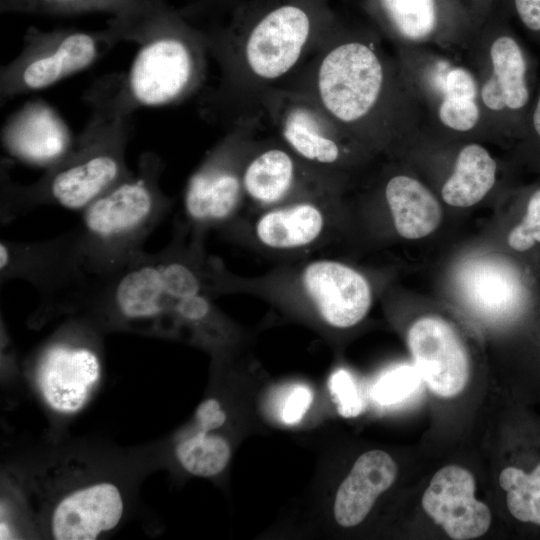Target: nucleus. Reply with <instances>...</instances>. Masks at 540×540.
Returning a JSON list of instances; mask_svg holds the SVG:
<instances>
[{"label": "nucleus", "instance_id": "obj_11", "mask_svg": "<svg viewBox=\"0 0 540 540\" xmlns=\"http://www.w3.org/2000/svg\"><path fill=\"white\" fill-rule=\"evenodd\" d=\"M99 330L87 320L71 321L39 352L36 378L46 403L62 413L81 409L101 375L95 346Z\"/></svg>", "mask_w": 540, "mask_h": 540}, {"label": "nucleus", "instance_id": "obj_14", "mask_svg": "<svg viewBox=\"0 0 540 540\" xmlns=\"http://www.w3.org/2000/svg\"><path fill=\"white\" fill-rule=\"evenodd\" d=\"M296 284L319 317L334 328L355 326L372 304V288L366 277L337 260L318 259L305 264Z\"/></svg>", "mask_w": 540, "mask_h": 540}, {"label": "nucleus", "instance_id": "obj_24", "mask_svg": "<svg viewBox=\"0 0 540 540\" xmlns=\"http://www.w3.org/2000/svg\"><path fill=\"white\" fill-rule=\"evenodd\" d=\"M210 429L198 426L196 433L181 440L176 447V457L190 474L211 477L227 466L231 450L227 440Z\"/></svg>", "mask_w": 540, "mask_h": 540}, {"label": "nucleus", "instance_id": "obj_15", "mask_svg": "<svg viewBox=\"0 0 540 540\" xmlns=\"http://www.w3.org/2000/svg\"><path fill=\"white\" fill-rule=\"evenodd\" d=\"M414 366L429 390L442 398L460 394L470 376L466 346L446 319L427 315L417 319L407 332Z\"/></svg>", "mask_w": 540, "mask_h": 540}, {"label": "nucleus", "instance_id": "obj_32", "mask_svg": "<svg viewBox=\"0 0 540 540\" xmlns=\"http://www.w3.org/2000/svg\"><path fill=\"white\" fill-rule=\"evenodd\" d=\"M226 417V413L216 399L203 401L196 410V421L198 426L210 430L221 427L226 421Z\"/></svg>", "mask_w": 540, "mask_h": 540}, {"label": "nucleus", "instance_id": "obj_8", "mask_svg": "<svg viewBox=\"0 0 540 540\" xmlns=\"http://www.w3.org/2000/svg\"><path fill=\"white\" fill-rule=\"evenodd\" d=\"M254 101L278 140L305 164L330 178L359 151H368L306 94L287 87L269 89Z\"/></svg>", "mask_w": 540, "mask_h": 540}, {"label": "nucleus", "instance_id": "obj_6", "mask_svg": "<svg viewBox=\"0 0 540 540\" xmlns=\"http://www.w3.org/2000/svg\"><path fill=\"white\" fill-rule=\"evenodd\" d=\"M464 54L477 80L486 139L518 141L538 87L533 57L507 25L487 22Z\"/></svg>", "mask_w": 540, "mask_h": 540}, {"label": "nucleus", "instance_id": "obj_27", "mask_svg": "<svg viewBox=\"0 0 540 540\" xmlns=\"http://www.w3.org/2000/svg\"><path fill=\"white\" fill-rule=\"evenodd\" d=\"M328 388L337 406L338 413L344 418L358 416L365 404L354 377L345 369L334 371L328 381Z\"/></svg>", "mask_w": 540, "mask_h": 540}, {"label": "nucleus", "instance_id": "obj_12", "mask_svg": "<svg viewBox=\"0 0 540 540\" xmlns=\"http://www.w3.org/2000/svg\"><path fill=\"white\" fill-rule=\"evenodd\" d=\"M382 29L396 48L436 47L465 53L478 28L443 0H376Z\"/></svg>", "mask_w": 540, "mask_h": 540}, {"label": "nucleus", "instance_id": "obj_17", "mask_svg": "<svg viewBox=\"0 0 540 540\" xmlns=\"http://www.w3.org/2000/svg\"><path fill=\"white\" fill-rule=\"evenodd\" d=\"M124 501L119 488L107 481L82 485L55 503L49 530L57 540H94L122 519Z\"/></svg>", "mask_w": 540, "mask_h": 540}, {"label": "nucleus", "instance_id": "obj_5", "mask_svg": "<svg viewBox=\"0 0 540 540\" xmlns=\"http://www.w3.org/2000/svg\"><path fill=\"white\" fill-rule=\"evenodd\" d=\"M132 117L109 118L92 113L67 152L28 184L15 182L9 162L0 168V221L7 225L43 206L82 211L129 177L126 149Z\"/></svg>", "mask_w": 540, "mask_h": 540}, {"label": "nucleus", "instance_id": "obj_26", "mask_svg": "<svg viewBox=\"0 0 540 540\" xmlns=\"http://www.w3.org/2000/svg\"><path fill=\"white\" fill-rule=\"evenodd\" d=\"M422 378L411 365H397L380 375L371 387L372 399L381 406L397 405L411 397Z\"/></svg>", "mask_w": 540, "mask_h": 540}, {"label": "nucleus", "instance_id": "obj_30", "mask_svg": "<svg viewBox=\"0 0 540 540\" xmlns=\"http://www.w3.org/2000/svg\"><path fill=\"white\" fill-rule=\"evenodd\" d=\"M518 20L540 46V0H512Z\"/></svg>", "mask_w": 540, "mask_h": 540}, {"label": "nucleus", "instance_id": "obj_16", "mask_svg": "<svg viewBox=\"0 0 540 540\" xmlns=\"http://www.w3.org/2000/svg\"><path fill=\"white\" fill-rule=\"evenodd\" d=\"M475 479L466 469L448 465L438 470L422 496V507L455 540L482 536L491 524L488 506L475 497Z\"/></svg>", "mask_w": 540, "mask_h": 540}, {"label": "nucleus", "instance_id": "obj_29", "mask_svg": "<svg viewBox=\"0 0 540 540\" xmlns=\"http://www.w3.org/2000/svg\"><path fill=\"white\" fill-rule=\"evenodd\" d=\"M313 400L311 389L302 384L295 385L287 393L280 408V418L287 425L299 423Z\"/></svg>", "mask_w": 540, "mask_h": 540}, {"label": "nucleus", "instance_id": "obj_2", "mask_svg": "<svg viewBox=\"0 0 540 540\" xmlns=\"http://www.w3.org/2000/svg\"><path fill=\"white\" fill-rule=\"evenodd\" d=\"M232 279L219 261L206 255L203 236L178 221L165 248L136 254L85 291L69 315L87 320L99 331L162 333L188 299L200 293L227 292Z\"/></svg>", "mask_w": 540, "mask_h": 540}, {"label": "nucleus", "instance_id": "obj_1", "mask_svg": "<svg viewBox=\"0 0 540 540\" xmlns=\"http://www.w3.org/2000/svg\"><path fill=\"white\" fill-rule=\"evenodd\" d=\"M284 87L309 96L368 151L407 150L424 127L397 57L368 35L328 36Z\"/></svg>", "mask_w": 540, "mask_h": 540}, {"label": "nucleus", "instance_id": "obj_34", "mask_svg": "<svg viewBox=\"0 0 540 540\" xmlns=\"http://www.w3.org/2000/svg\"><path fill=\"white\" fill-rule=\"evenodd\" d=\"M474 1H477V2H478V3H477V7L479 8V6H480V1H481V0H474Z\"/></svg>", "mask_w": 540, "mask_h": 540}, {"label": "nucleus", "instance_id": "obj_33", "mask_svg": "<svg viewBox=\"0 0 540 540\" xmlns=\"http://www.w3.org/2000/svg\"><path fill=\"white\" fill-rule=\"evenodd\" d=\"M12 538V532L8 525L1 521L0 524V539H11Z\"/></svg>", "mask_w": 540, "mask_h": 540}, {"label": "nucleus", "instance_id": "obj_21", "mask_svg": "<svg viewBox=\"0 0 540 540\" xmlns=\"http://www.w3.org/2000/svg\"><path fill=\"white\" fill-rule=\"evenodd\" d=\"M497 171L496 160L479 141L458 138L451 170L441 184L440 196L452 207L474 206L495 186Z\"/></svg>", "mask_w": 540, "mask_h": 540}, {"label": "nucleus", "instance_id": "obj_28", "mask_svg": "<svg viewBox=\"0 0 540 540\" xmlns=\"http://www.w3.org/2000/svg\"><path fill=\"white\" fill-rule=\"evenodd\" d=\"M507 241L510 248L517 252H525L540 243V188L529 196L526 213L509 232Z\"/></svg>", "mask_w": 540, "mask_h": 540}, {"label": "nucleus", "instance_id": "obj_7", "mask_svg": "<svg viewBox=\"0 0 540 540\" xmlns=\"http://www.w3.org/2000/svg\"><path fill=\"white\" fill-rule=\"evenodd\" d=\"M403 75L424 113L423 129L486 139L478 85L465 54L436 47L396 48Z\"/></svg>", "mask_w": 540, "mask_h": 540}, {"label": "nucleus", "instance_id": "obj_19", "mask_svg": "<svg viewBox=\"0 0 540 540\" xmlns=\"http://www.w3.org/2000/svg\"><path fill=\"white\" fill-rule=\"evenodd\" d=\"M396 476L397 465L388 453L370 450L362 454L336 493L334 516L338 524L353 527L361 523Z\"/></svg>", "mask_w": 540, "mask_h": 540}, {"label": "nucleus", "instance_id": "obj_18", "mask_svg": "<svg viewBox=\"0 0 540 540\" xmlns=\"http://www.w3.org/2000/svg\"><path fill=\"white\" fill-rule=\"evenodd\" d=\"M320 190L261 211L253 235L263 247L279 252L309 248L327 232V196Z\"/></svg>", "mask_w": 540, "mask_h": 540}, {"label": "nucleus", "instance_id": "obj_31", "mask_svg": "<svg viewBox=\"0 0 540 540\" xmlns=\"http://www.w3.org/2000/svg\"><path fill=\"white\" fill-rule=\"evenodd\" d=\"M518 141L527 147L540 149V84L533 98L523 134Z\"/></svg>", "mask_w": 540, "mask_h": 540}, {"label": "nucleus", "instance_id": "obj_20", "mask_svg": "<svg viewBox=\"0 0 540 540\" xmlns=\"http://www.w3.org/2000/svg\"><path fill=\"white\" fill-rule=\"evenodd\" d=\"M383 195L396 232L408 240L424 238L440 225L442 208L430 188L408 173H395L385 182Z\"/></svg>", "mask_w": 540, "mask_h": 540}, {"label": "nucleus", "instance_id": "obj_22", "mask_svg": "<svg viewBox=\"0 0 540 540\" xmlns=\"http://www.w3.org/2000/svg\"><path fill=\"white\" fill-rule=\"evenodd\" d=\"M459 288L465 302L478 313L500 318L518 305L519 283L503 263L472 260L462 269Z\"/></svg>", "mask_w": 540, "mask_h": 540}, {"label": "nucleus", "instance_id": "obj_10", "mask_svg": "<svg viewBox=\"0 0 540 540\" xmlns=\"http://www.w3.org/2000/svg\"><path fill=\"white\" fill-rule=\"evenodd\" d=\"M253 122L239 119L209 151L189 177L183 195L186 223L203 235L210 228L225 227L244 199L242 172L253 144Z\"/></svg>", "mask_w": 540, "mask_h": 540}, {"label": "nucleus", "instance_id": "obj_23", "mask_svg": "<svg viewBox=\"0 0 540 540\" xmlns=\"http://www.w3.org/2000/svg\"><path fill=\"white\" fill-rule=\"evenodd\" d=\"M164 3L165 0H0V11L53 16L109 13L112 16L106 27L116 30Z\"/></svg>", "mask_w": 540, "mask_h": 540}, {"label": "nucleus", "instance_id": "obj_13", "mask_svg": "<svg viewBox=\"0 0 540 540\" xmlns=\"http://www.w3.org/2000/svg\"><path fill=\"white\" fill-rule=\"evenodd\" d=\"M331 180L305 164L279 140L262 146L253 142L242 172L245 198L261 210L330 189Z\"/></svg>", "mask_w": 540, "mask_h": 540}, {"label": "nucleus", "instance_id": "obj_9", "mask_svg": "<svg viewBox=\"0 0 540 540\" xmlns=\"http://www.w3.org/2000/svg\"><path fill=\"white\" fill-rule=\"evenodd\" d=\"M114 45L105 28L42 31L29 27L20 53L0 69L1 105L87 69Z\"/></svg>", "mask_w": 540, "mask_h": 540}, {"label": "nucleus", "instance_id": "obj_4", "mask_svg": "<svg viewBox=\"0 0 540 540\" xmlns=\"http://www.w3.org/2000/svg\"><path fill=\"white\" fill-rule=\"evenodd\" d=\"M137 44L128 70L100 77L85 91L92 113L133 117L142 108L181 103L203 85L209 54L204 36L168 4L151 16Z\"/></svg>", "mask_w": 540, "mask_h": 540}, {"label": "nucleus", "instance_id": "obj_3", "mask_svg": "<svg viewBox=\"0 0 540 540\" xmlns=\"http://www.w3.org/2000/svg\"><path fill=\"white\" fill-rule=\"evenodd\" d=\"M164 167L158 154L142 153L136 171L83 209L72 229L50 238L62 312L141 252L168 215L173 198L160 185Z\"/></svg>", "mask_w": 540, "mask_h": 540}, {"label": "nucleus", "instance_id": "obj_25", "mask_svg": "<svg viewBox=\"0 0 540 540\" xmlns=\"http://www.w3.org/2000/svg\"><path fill=\"white\" fill-rule=\"evenodd\" d=\"M507 493V507L514 518L540 525V464L531 473L517 467H506L499 476Z\"/></svg>", "mask_w": 540, "mask_h": 540}]
</instances>
